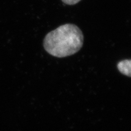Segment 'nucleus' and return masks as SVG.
<instances>
[{"mask_svg":"<svg viewBox=\"0 0 131 131\" xmlns=\"http://www.w3.org/2000/svg\"><path fill=\"white\" fill-rule=\"evenodd\" d=\"M83 43L84 36L80 28L75 25L66 24L48 33L43 46L49 54L62 58L76 54Z\"/></svg>","mask_w":131,"mask_h":131,"instance_id":"obj_1","label":"nucleus"},{"mask_svg":"<svg viewBox=\"0 0 131 131\" xmlns=\"http://www.w3.org/2000/svg\"><path fill=\"white\" fill-rule=\"evenodd\" d=\"M117 67L119 72L125 75L130 77L131 74V60H124L117 63Z\"/></svg>","mask_w":131,"mask_h":131,"instance_id":"obj_2","label":"nucleus"},{"mask_svg":"<svg viewBox=\"0 0 131 131\" xmlns=\"http://www.w3.org/2000/svg\"><path fill=\"white\" fill-rule=\"evenodd\" d=\"M64 3L68 5H74L80 2L81 0H61Z\"/></svg>","mask_w":131,"mask_h":131,"instance_id":"obj_3","label":"nucleus"}]
</instances>
